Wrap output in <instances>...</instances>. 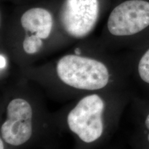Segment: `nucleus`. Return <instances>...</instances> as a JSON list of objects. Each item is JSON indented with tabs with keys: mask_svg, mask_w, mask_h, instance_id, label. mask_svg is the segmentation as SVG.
Wrapping results in <instances>:
<instances>
[{
	"mask_svg": "<svg viewBox=\"0 0 149 149\" xmlns=\"http://www.w3.org/2000/svg\"><path fill=\"white\" fill-rule=\"evenodd\" d=\"M128 61L132 84L141 91L139 95L149 98V42Z\"/></svg>",
	"mask_w": 149,
	"mask_h": 149,
	"instance_id": "obj_7",
	"label": "nucleus"
},
{
	"mask_svg": "<svg viewBox=\"0 0 149 149\" xmlns=\"http://www.w3.org/2000/svg\"><path fill=\"white\" fill-rule=\"evenodd\" d=\"M52 100L68 102L83 95L111 89L132 88L129 61L84 54L80 47L55 61L19 69Z\"/></svg>",
	"mask_w": 149,
	"mask_h": 149,
	"instance_id": "obj_1",
	"label": "nucleus"
},
{
	"mask_svg": "<svg viewBox=\"0 0 149 149\" xmlns=\"http://www.w3.org/2000/svg\"><path fill=\"white\" fill-rule=\"evenodd\" d=\"M129 107L135 128L149 130V98L135 93Z\"/></svg>",
	"mask_w": 149,
	"mask_h": 149,
	"instance_id": "obj_8",
	"label": "nucleus"
},
{
	"mask_svg": "<svg viewBox=\"0 0 149 149\" xmlns=\"http://www.w3.org/2000/svg\"><path fill=\"white\" fill-rule=\"evenodd\" d=\"M20 24L24 36L37 35L44 41H47L53 31V19L49 11L42 8L29 9L22 15Z\"/></svg>",
	"mask_w": 149,
	"mask_h": 149,
	"instance_id": "obj_6",
	"label": "nucleus"
},
{
	"mask_svg": "<svg viewBox=\"0 0 149 149\" xmlns=\"http://www.w3.org/2000/svg\"><path fill=\"white\" fill-rule=\"evenodd\" d=\"M132 149H149V130L135 128L129 138Z\"/></svg>",
	"mask_w": 149,
	"mask_h": 149,
	"instance_id": "obj_9",
	"label": "nucleus"
},
{
	"mask_svg": "<svg viewBox=\"0 0 149 149\" xmlns=\"http://www.w3.org/2000/svg\"><path fill=\"white\" fill-rule=\"evenodd\" d=\"M0 149H8L6 144H5L3 139L1 138H0Z\"/></svg>",
	"mask_w": 149,
	"mask_h": 149,
	"instance_id": "obj_10",
	"label": "nucleus"
},
{
	"mask_svg": "<svg viewBox=\"0 0 149 149\" xmlns=\"http://www.w3.org/2000/svg\"><path fill=\"white\" fill-rule=\"evenodd\" d=\"M109 34L117 40H130L149 29V1L127 0L117 6L108 19Z\"/></svg>",
	"mask_w": 149,
	"mask_h": 149,
	"instance_id": "obj_4",
	"label": "nucleus"
},
{
	"mask_svg": "<svg viewBox=\"0 0 149 149\" xmlns=\"http://www.w3.org/2000/svg\"><path fill=\"white\" fill-rule=\"evenodd\" d=\"M135 94L133 88L89 93L52 113L59 133L70 134L75 149H94L114 135Z\"/></svg>",
	"mask_w": 149,
	"mask_h": 149,
	"instance_id": "obj_3",
	"label": "nucleus"
},
{
	"mask_svg": "<svg viewBox=\"0 0 149 149\" xmlns=\"http://www.w3.org/2000/svg\"><path fill=\"white\" fill-rule=\"evenodd\" d=\"M1 89L0 138L8 149L53 146L60 133L52 112L48 109L47 97L42 88L18 74Z\"/></svg>",
	"mask_w": 149,
	"mask_h": 149,
	"instance_id": "obj_2",
	"label": "nucleus"
},
{
	"mask_svg": "<svg viewBox=\"0 0 149 149\" xmlns=\"http://www.w3.org/2000/svg\"><path fill=\"white\" fill-rule=\"evenodd\" d=\"M99 15L98 0H65L59 20L65 34L83 39L95 27Z\"/></svg>",
	"mask_w": 149,
	"mask_h": 149,
	"instance_id": "obj_5",
	"label": "nucleus"
},
{
	"mask_svg": "<svg viewBox=\"0 0 149 149\" xmlns=\"http://www.w3.org/2000/svg\"><path fill=\"white\" fill-rule=\"evenodd\" d=\"M42 149H54L53 146H49V147H46V148H43Z\"/></svg>",
	"mask_w": 149,
	"mask_h": 149,
	"instance_id": "obj_11",
	"label": "nucleus"
}]
</instances>
